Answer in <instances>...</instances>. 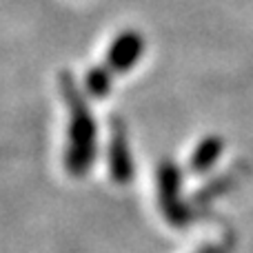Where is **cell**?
<instances>
[{
  "label": "cell",
  "instance_id": "obj_5",
  "mask_svg": "<svg viewBox=\"0 0 253 253\" xmlns=\"http://www.w3.org/2000/svg\"><path fill=\"white\" fill-rule=\"evenodd\" d=\"M222 147H224L222 138H218V135H209V138H205L196 147V151L191 153V160H189L191 171H196V173H205V171H209L211 167L218 162V158L222 156Z\"/></svg>",
  "mask_w": 253,
  "mask_h": 253
},
{
  "label": "cell",
  "instance_id": "obj_4",
  "mask_svg": "<svg viewBox=\"0 0 253 253\" xmlns=\"http://www.w3.org/2000/svg\"><path fill=\"white\" fill-rule=\"evenodd\" d=\"M109 169H111V178L120 184H126L133 175V160L129 153V144H126V135L120 126L114 129L109 142Z\"/></svg>",
  "mask_w": 253,
  "mask_h": 253
},
{
  "label": "cell",
  "instance_id": "obj_1",
  "mask_svg": "<svg viewBox=\"0 0 253 253\" xmlns=\"http://www.w3.org/2000/svg\"><path fill=\"white\" fill-rule=\"evenodd\" d=\"M60 87L67 107H69V142H67L65 167L71 175L80 178L91 169V162L96 158V120L78 84L74 83V76L62 74Z\"/></svg>",
  "mask_w": 253,
  "mask_h": 253
},
{
  "label": "cell",
  "instance_id": "obj_6",
  "mask_svg": "<svg viewBox=\"0 0 253 253\" xmlns=\"http://www.w3.org/2000/svg\"><path fill=\"white\" fill-rule=\"evenodd\" d=\"M87 89L93 98H105L111 91V71L107 67H93L87 74Z\"/></svg>",
  "mask_w": 253,
  "mask_h": 253
},
{
  "label": "cell",
  "instance_id": "obj_2",
  "mask_svg": "<svg viewBox=\"0 0 253 253\" xmlns=\"http://www.w3.org/2000/svg\"><path fill=\"white\" fill-rule=\"evenodd\" d=\"M142 53H144V38L138 31L126 29L116 36V40L111 42L109 51H107V69L111 74H125L140 60Z\"/></svg>",
  "mask_w": 253,
  "mask_h": 253
},
{
  "label": "cell",
  "instance_id": "obj_3",
  "mask_svg": "<svg viewBox=\"0 0 253 253\" xmlns=\"http://www.w3.org/2000/svg\"><path fill=\"white\" fill-rule=\"evenodd\" d=\"M158 189H160V202L165 209L167 218L171 222H182V207L178 200L180 191V173L173 165H162V169L158 171Z\"/></svg>",
  "mask_w": 253,
  "mask_h": 253
}]
</instances>
